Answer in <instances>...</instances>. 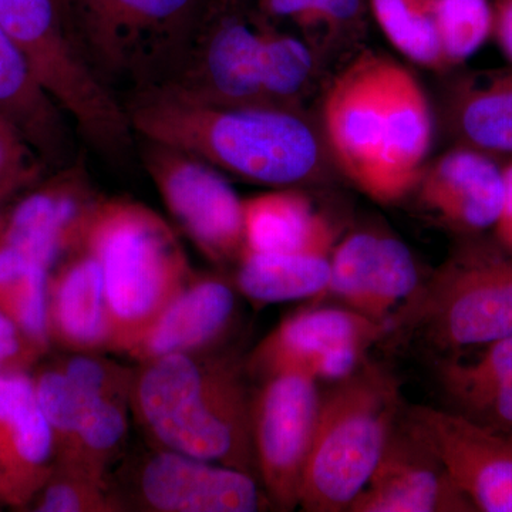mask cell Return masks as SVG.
I'll list each match as a JSON object with an SVG mask.
<instances>
[{
  "instance_id": "33",
  "label": "cell",
  "mask_w": 512,
  "mask_h": 512,
  "mask_svg": "<svg viewBox=\"0 0 512 512\" xmlns=\"http://www.w3.org/2000/svg\"><path fill=\"white\" fill-rule=\"evenodd\" d=\"M49 272L33 264L0 281V311L45 352L52 346L47 333Z\"/></svg>"
},
{
  "instance_id": "16",
  "label": "cell",
  "mask_w": 512,
  "mask_h": 512,
  "mask_svg": "<svg viewBox=\"0 0 512 512\" xmlns=\"http://www.w3.org/2000/svg\"><path fill=\"white\" fill-rule=\"evenodd\" d=\"M101 198L97 197L83 158L25 198L0 227V245L52 269L64 255L82 247L84 229Z\"/></svg>"
},
{
  "instance_id": "3",
  "label": "cell",
  "mask_w": 512,
  "mask_h": 512,
  "mask_svg": "<svg viewBox=\"0 0 512 512\" xmlns=\"http://www.w3.org/2000/svg\"><path fill=\"white\" fill-rule=\"evenodd\" d=\"M251 406L227 357L171 355L134 370L130 409L157 447L254 476Z\"/></svg>"
},
{
  "instance_id": "9",
  "label": "cell",
  "mask_w": 512,
  "mask_h": 512,
  "mask_svg": "<svg viewBox=\"0 0 512 512\" xmlns=\"http://www.w3.org/2000/svg\"><path fill=\"white\" fill-rule=\"evenodd\" d=\"M141 160L165 207L202 255L217 264L238 261L245 249L244 208L217 168L150 140L141 143Z\"/></svg>"
},
{
  "instance_id": "37",
  "label": "cell",
  "mask_w": 512,
  "mask_h": 512,
  "mask_svg": "<svg viewBox=\"0 0 512 512\" xmlns=\"http://www.w3.org/2000/svg\"><path fill=\"white\" fill-rule=\"evenodd\" d=\"M505 198L503 210L494 225V239L501 248L512 256V161L504 167Z\"/></svg>"
},
{
  "instance_id": "15",
  "label": "cell",
  "mask_w": 512,
  "mask_h": 512,
  "mask_svg": "<svg viewBox=\"0 0 512 512\" xmlns=\"http://www.w3.org/2000/svg\"><path fill=\"white\" fill-rule=\"evenodd\" d=\"M350 512H476L414 421H397L369 483Z\"/></svg>"
},
{
  "instance_id": "38",
  "label": "cell",
  "mask_w": 512,
  "mask_h": 512,
  "mask_svg": "<svg viewBox=\"0 0 512 512\" xmlns=\"http://www.w3.org/2000/svg\"><path fill=\"white\" fill-rule=\"evenodd\" d=\"M503 55L512 63V0H497L493 9V33Z\"/></svg>"
},
{
  "instance_id": "40",
  "label": "cell",
  "mask_w": 512,
  "mask_h": 512,
  "mask_svg": "<svg viewBox=\"0 0 512 512\" xmlns=\"http://www.w3.org/2000/svg\"><path fill=\"white\" fill-rule=\"evenodd\" d=\"M57 3H59L60 9H62V0H57Z\"/></svg>"
},
{
  "instance_id": "32",
  "label": "cell",
  "mask_w": 512,
  "mask_h": 512,
  "mask_svg": "<svg viewBox=\"0 0 512 512\" xmlns=\"http://www.w3.org/2000/svg\"><path fill=\"white\" fill-rule=\"evenodd\" d=\"M28 510L37 512L124 511L111 481L97 480L74 468L56 466Z\"/></svg>"
},
{
  "instance_id": "7",
  "label": "cell",
  "mask_w": 512,
  "mask_h": 512,
  "mask_svg": "<svg viewBox=\"0 0 512 512\" xmlns=\"http://www.w3.org/2000/svg\"><path fill=\"white\" fill-rule=\"evenodd\" d=\"M389 325L416 330L443 355L512 336V256L495 239L466 238Z\"/></svg>"
},
{
  "instance_id": "26",
  "label": "cell",
  "mask_w": 512,
  "mask_h": 512,
  "mask_svg": "<svg viewBox=\"0 0 512 512\" xmlns=\"http://www.w3.org/2000/svg\"><path fill=\"white\" fill-rule=\"evenodd\" d=\"M330 255L326 251L259 254L244 249L237 261V288L259 303L313 298L328 291Z\"/></svg>"
},
{
  "instance_id": "17",
  "label": "cell",
  "mask_w": 512,
  "mask_h": 512,
  "mask_svg": "<svg viewBox=\"0 0 512 512\" xmlns=\"http://www.w3.org/2000/svg\"><path fill=\"white\" fill-rule=\"evenodd\" d=\"M389 323L349 308H316L296 312L278 326L248 357L249 375L262 382L282 375H303L319 382L333 355L345 346L369 348L389 332Z\"/></svg>"
},
{
  "instance_id": "10",
  "label": "cell",
  "mask_w": 512,
  "mask_h": 512,
  "mask_svg": "<svg viewBox=\"0 0 512 512\" xmlns=\"http://www.w3.org/2000/svg\"><path fill=\"white\" fill-rule=\"evenodd\" d=\"M124 511L256 512L272 507L255 476L156 447L130 468L126 484H111Z\"/></svg>"
},
{
  "instance_id": "18",
  "label": "cell",
  "mask_w": 512,
  "mask_h": 512,
  "mask_svg": "<svg viewBox=\"0 0 512 512\" xmlns=\"http://www.w3.org/2000/svg\"><path fill=\"white\" fill-rule=\"evenodd\" d=\"M57 464L28 372L0 373V505L28 510Z\"/></svg>"
},
{
  "instance_id": "27",
  "label": "cell",
  "mask_w": 512,
  "mask_h": 512,
  "mask_svg": "<svg viewBox=\"0 0 512 512\" xmlns=\"http://www.w3.org/2000/svg\"><path fill=\"white\" fill-rule=\"evenodd\" d=\"M82 396V417L72 447L56 466L111 481V464L119 458L127 439L130 393H82Z\"/></svg>"
},
{
  "instance_id": "14",
  "label": "cell",
  "mask_w": 512,
  "mask_h": 512,
  "mask_svg": "<svg viewBox=\"0 0 512 512\" xmlns=\"http://www.w3.org/2000/svg\"><path fill=\"white\" fill-rule=\"evenodd\" d=\"M420 286L412 251L393 235L369 229L352 232L330 255L326 292L376 322L390 323Z\"/></svg>"
},
{
  "instance_id": "41",
  "label": "cell",
  "mask_w": 512,
  "mask_h": 512,
  "mask_svg": "<svg viewBox=\"0 0 512 512\" xmlns=\"http://www.w3.org/2000/svg\"><path fill=\"white\" fill-rule=\"evenodd\" d=\"M508 437H510V439L512 440V431L510 434H507Z\"/></svg>"
},
{
  "instance_id": "22",
  "label": "cell",
  "mask_w": 512,
  "mask_h": 512,
  "mask_svg": "<svg viewBox=\"0 0 512 512\" xmlns=\"http://www.w3.org/2000/svg\"><path fill=\"white\" fill-rule=\"evenodd\" d=\"M47 333L50 345L70 353L110 350V319L99 261L80 249L49 276Z\"/></svg>"
},
{
  "instance_id": "24",
  "label": "cell",
  "mask_w": 512,
  "mask_h": 512,
  "mask_svg": "<svg viewBox=\"0 0 512 512\" xmlns=\"http://www.w3.org/2000/svg\"><path fill=\"white\" fill-rule=\"evenodd\" d=\"M245 249L259 254L333 251L328 220L313 210L302 192H266L242 201Z\"/></svg>"
},
{
  "instance_id": "36",
  "label": "cell",
  "mask_w": 512,
  "mask_h": 512,
  "mask_svg": "<svg viewBox=\"0 0 512 512\" xmlns=\"http://www.w3.org/2000/svg\"><path fill=\"white\" fill-rule=\"evenodd\" d=\"M45 353L0 311V373L28 372Z\"/></svg>"
},
{
  "instance_id": "6",
  "label": "cell",
  "mask_w": 512,
  "mask_h": 512,
  "mask_svg": "<svg viewBox=\"0 0 512 512\" xmlns=\"http://www.w3.org/2000/svg\"><path fill=\"white\" fill-rule=\"evenodd\" d=\"M400 406L396 377L367 362L322 394L299 494L303 511L349 510L386 450Z\"/></svg>"
},
{
  "instance_id": "35",
  "label": "cell",
  "mask_w": 512,
  "mask_h": 512,
  "mask_svg": "<svg viewBox=\"0 0 512 512\" xmlns=\"http://www.w3.org/2000/svg\"><path fill=\"white\" fill-rule=\"evenodd\" d=\"M45 168L18 128L0 114V201L35 185Z\"/></svg>"
},
{
  "instance_id": "30",
  "label": "cell",
  "mask_w": 512,
  "mask_h": 512,
  "mask_svg": "<svg viewBox=\"0 0 512 512\" xmlns=\"http://www.w3.org/2000/svg\"><path fill=\"white\" fill-rule=\"evenodd\" d=\"M377 25L397 52L426 69H447L433 15V0H369Z\"/></svg>"
},
{
  "instance_id": "8",
  "label": "cell",
  "mask_w": 512,
  "mask_h": 512,
  "mask_svg": "<svg viewBox=\"0 0 512 512\" xmlns=\"http://www.w3.org/2000/svg\"><path fill=\"white\" fill-rule=\"evenodd\" d=\"M0 26L84 140L110 160L127 156L136 137L123 103L84 60L57 0H0Z\"/></svg>"
},
{
  "instance_id": "39",
  "label": "cell",
  "mask_w": 512,
  "mask_h": 512,
  "mask_svg": "<svg viewBox=\"0 0 512 512\" xmlns=\"http://www.w3.org/2000/svg\"><path fill=\"white\" fill-rule=\"evenodd\" d=\"M3 204H5V202L0 201V227H2V222L5 220V214H3Z\"/></svg>"
},
{
  "instance_id": "21",
  "label": "cell",
  "mask_w": 512,
  "mask_h": 512,
  "mask_svg": "<svg viewBox=\"0 0 512 512\" xmlns=\"http://www.w3.org/2000/svg\"><path fill=\"white\" fill-rule=\"evenodd\" d=\"M444 355L437 365L450 412L497 434L512 431V336Z\"/></svg>"
},
{
  "instance_id": "5",
  "label": "cell",
  "mask_w": 512,
  "mask_h": 512,
  "mask_svg": "<svg viewBox=\"0 0 512 512\" xmlns=\"http://www.w3.org/2000/svg\"><path fill=\"white\" fill-rule=\"evenodd\" d=\"M80 249L101 266L110 350L117 353L128 355L194 275L173 228L146 205L124 198L97 202Z\"/></svg>"
},
{
  "instance_id": "25",
  "label": "cell",
  "mask_w": 512,
  "mask_h": 512,
  "mask_svg": "<svg viewBox=\"0 0 512 512\" xmlns=\"http://www.w3.org/2000/svg\"><path fill=\"white\" fill-rule=\"evenodd\" d=\"M447 109L448 124L463 146L512 154V69L464 79Z\"/></svg>"
},
{
  "instance_id": "2",
  "label": "cell",
  "mask_w": 512,
  "mask_h": 512,
  "mask_svg": "<svg viewBox=\"0 0 512 512\" xmlns=\"http://www.w3.org/2000/svg\"><path fill=\"white\" fill-rule=\"evenodd\" d=\"M322 133L342 174L367 197L392 204L419 183L433 140V114L407 67L363 50L330 83Z\"/></svg>"
},
{
  "instance_id": "4",
  "label": "cell",
  "mask_w": 512,
  "mask_h": 512,
  "mask_svg": "<svg viewBox=\"0 0 512 512\" xmlns=\"http://www.w3.org/2000/svg\"><path fill=\"white\" fill-rule=\"evenodd\" d=\"M229 0H62L70 36L111 92L164 86Z\"/></svg>"
},
{
  "instance_id": "11",
  "label": "cell",
  "mask_w": 512,
  "mask_h": 512,
  "mask_svg": "<svg viewBox=\"0 0 512 512\" xmlns=\"http://www.w3.org/2000/svg\"><path fill=\"white\" fill-rule=\"evenodd\" d=\"M269 23L251 0H229L202 30L183 69L164 86L202 103L265 107L262 47Z\"/></svg>"
},
{
  "instance_id": "34",
  "label": "cell",
  "mask_w": 512,
  "mask_h": 512,
  "mask_svg": "<svg viewBox=\"0 0 512 512\" xmlns=\"http://www.w3.org/2000/svg\"><path fill=\"white\" fill-rule=\"evenodd\" d=\"M37 402L52 431L57 461L62 460L76 436L83 410V396L59 363L33 377Z\"/></svg>"
},
{
  "instance_id": "1",
  "label": "cell",
  "mask_w": 512,
  "mask_h": 512,
  "mask_svg": "<svg viewBox=\"0 0 512 512\" xmlns=\"http://www.w3.org/2000/svg\"><path fill=\"white\" fill-rule=\"evenodd\" d=\"M121 103L134 136L180 148L252 183H318L333 161L322 131L303 110L217 106L168 86L124 94Z\"/></svg>"
},
{
  "instance_id": "19",
  "label": "cell",
  "mask_w": 512,
  "mask_h": 512,
  "mask_svg": "<svg viewBox=\"0 0 512 512\" xmlns=\"http://www.w3.org/2000/svg\"><path fill=\"white\" fill-rule=\"evenodd\" d=\"M416 188L423 208L444 227L464 238L481 237L503 210L504 168L490 154L461 146L423 171Z\"/></svg>"
},
{
  "instance_id": "13",
  "label": "cell",
  "mask_w": 512,
  "mask_h": 512,
  "mask_svg": "<svg viewBox=\"0 0 512 512\" xmlns=\"http://www.w3.org/2000/svg\"><path fill=\"white\" fill-rule=\"evenodd\" d=\"M409 417L476 511L512 512L510 437L436 407H413Z\"/></svg>"
},
{
  "instance_id": "23",
  "label": "cell",
  "mask_w": 512,
  "mask_h": 512,
  "mask_svg": "<svg viewBox=\"0 0 512 512\" xmlns=\"http://www.w3.org/2000/svg\"><path fill=\"white\" fill-rule=\"evenodd\" d=\"M0 114L13 124L45 165L73 163V141L63 110L46 93L25 56L0 26Z\"/></svg>"
},
{
  "instance_id": "20",
  "label": "cell",
  "mask_w": 512,
  "mask_h": 512,
  "mask_svg": "<svg viewBox=\"0 0 512 512\" xmlns=\"http://www.w3.org/2000/svg\"><path fill=\"white\" fill-rule=\"evenodd\" d=\"M234 288L214 275H192L128 352L138 363L171 355H197L227 338L237 320Z\"/></svg>"
},
{
  "instance_id": "31",
  "label": "cell",
  "mask_w": 512,
  "mask_h": 512,
  "mask_svg": "<svg viewBox=\"0 0 512 512\" xmlns=\"http://www.w3.org/2000/svg\"><path fill=\"white\" fill-rule=\"evenodd\" d=\"M433 15L447 67L476 55L493 33L488 0H433Z\"/></svg>"
},
{
  "instance_id": "12",
  "label": "cell",
  "mask_w": 512,
  "mask_h": 512,
  "mask_svg": "<svg viewBox=\"0 0 512 512\" xmlns=\"http://www.w3.org/2000/svg\"><path fill=\"white\" fill-rule=\"evenodd\" d=\"M318 382L303 375L264 380L252 399V441L256 470L272 505L299 507L303 471L315 437L320 409Z\"/></svg>"
},
{
  "instance_id": "29",
  "label": "cell",
  "mask_w": 512,
  "mask_h": 512,
  "mask_svg": "<svg viewBox=\"0 0 512 512\" xmlns=\"http://www.w3.org/2000/svg\"><path fill=\"white\" fill-rule=\"evenodd\" d=\"M322 63V57L305 39L282 32L269 23L262 47L264 106L303 110V101L311 96L318 83Z\"/></svg>"
},
{
  "instance_id": "28",
  "label": "cell",
  "mask_w": 512,
  "mask_h": 512,
  "mask_svg": "<svg viewBox=\"0 0 512 512\" xmlns=\"http://www.w3.org/2000/svg\"><path fill=\"white\" fill-rule=\"evenodd\" d=\"M266 19L291 20L323 60L352 49L365 32L363 0H251Z\"/></svg>"
}]
</instances>
